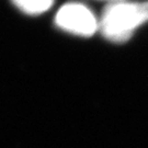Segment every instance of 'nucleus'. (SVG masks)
I'll return each instance as SVG.
<instances>
[{
    "instance_id": "20e7f679",
    "label": "nucleus",
    "mask_w": 148,
    "mask_h": 148,
    "mask_svg": "<svg viewBox=\"0 0 148 148\" xmlns=\"http://www.w3.org/2000/svg\"><path fill=\"white\" fill-rule=\"evenodd\" d=\"M103 1H110V3H112V2H119V1H124V0H103Z\"/></svg>"
},
{
    "instance_id": "f03ea898",
    "label": "nucleus",
    "mask_w": 148,
    "mask_h": 148,
    "mask_svg": "<svg viewBox=\"0 0 148 148\" xmlns=\"http://www.w3.org/2000/svg\"><path fill=\"white\" fill-rule=\"evenodd\" d=\"M55 24L60 30L78 36H92L99 30V20L88 5L68 2L59 8Z\"/></svg>"
},
{
    "instance_id": "7ed1b4c3",
    "label": "nucleus",
    "mask_w": 148,
    "mask_h": 148,
    "mask_svg": "<svg viewBox=\"0 0 148 148\" xmlns=\"http://www.w3.org/2000/svg\"><path fill=\"white\" fill-rule=\"evenodd\" d=\"M20 11L29 16H37L52 8L55 0H11Z\"/></svg>"
},
{
    "instance_id": "f257e3e1",
    "label": "nucleus",
    "mask_w": 148,
    "mask_h": 148,
    "mask_svg": "<svg viewBox=\"0 0 148 148\" xmlns=\"http://www.w3.org/2000/svg\"><path fill=\"white\" fill-rule=\"evenodd\" d=\"M148 22V0L119 1L106 5L99 19V31L108 41L127 42L135 30Z\"/></svg>"
}]
</instances>
